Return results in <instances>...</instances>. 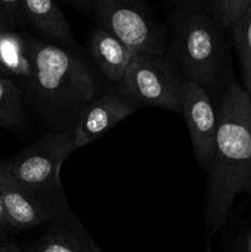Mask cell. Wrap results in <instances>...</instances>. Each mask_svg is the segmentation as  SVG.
Here are the masks:
<instances>
[{"label":"cell","mask_w":251,"mask_h":252,"mask_svg":"<svg viewBox=\"0 0 251 252\" xmlns=\"http://www.w3.org/2000/svg\"><path fill=\"white\" fill-rule=\"evenodd\" d=\"M204 221L212 236L224 225L241 193L251 194V95L231 74L218 108L208 167Z\"/></svg>","instance_id":"6da1fadb"},{"label":"cell","mask_w":251,"mask_h":252,"mask_svg":"<svg viewBox=\"0 0 251 252\" xmlns=\"http://www.w3.org/2000/svg\"><path fill=\"white\" fill-rule=\"evenodd\" d=\"M31 78L24 98L48 122L71 128L83 111L100 96L96 69L74 49L27 36Z\"/></svg>","instance_id":"7a4b0ae2"},{"label":"cell","mask_w":251,"mask_h":252,"mask_svg":"<svg viewBox=\"0 0 251 252\" xmlns=\"http://www.w3.org/2000/svg\"><path fill=\"white\" fill-rule=\"evenodd\" d=\"M172 53L184 74L191 81L211 93L219 86L224 65L221 29L211 15L204 12L172 11Z\"/></svg>","instance_id":"3957f363"},{"label":"cell","mask_w":251,"mask_h":252,"mask_svg":"<svg viewBox=\"0 0 251 252\" xmlns=\"http://www.w3.org/2000/svg\"><path fill=\"white\" fill-rule=\"evenodd\" d=\"M74 127L48 133L0 162V182L31 189H62L61 167L74 152Z\"/></svg>","instance_id":"277c9868"},{"label":"cell","mask_w":251,"mask_h":252,"mask_svg":"<svg viewBox=\"0 0 251 252\" xmlns=\"http://www.w3.org/2000/svg\"><path fill=\"white\" fill-rule=\"evenodd\" d=\"M93 10L98 26L122 42L134 59L164 56L161 34L143 0H102Z\"/></svg>","instance_id":"5b68a950"},{"label":"cell","mask_w":251,"mask_h":252,"mask_svg":"<svg viewBox=\"0 0 251 252\" xmlns=\"http://www.w3.org/2000/svg\"><path fill=\"white\" fill-rule=\"evenodd\" d=\"M182 83L179 70L169 59L160 56L133 59L118 86L123 95L140 107L153 106L180 112Z\"/></svg>","instance_id":"8992f818"},{"label":"cell","mask_w":251,"mask_h":252,"mask_svg":"<svg viewBox=\"0 0 251 252\" xmlns=\"http://www.w3.org/2000/svg\"><path fill=\"white\" fill-rule=\"evenodd\" d=\"M2 207L10 231L47 225L70 209L64 189H31L0 182Z\"/></svg>","instance_id":"52a82bcc"},{"label":"cell","mask_w":251,"mask_h":252,"mask_svg":"<svg viewBox=\"0 0 251 252\" xmlns=\"http://www.w3.org/2000/svg\"><path fill=\"white\" fill-rule=\"evenodd\" d=\"M180 113L188 128L194 157L207 169L213 154L218 111L213 107L209 94L204 89L191 81H184Z\"/></svg>","instance_id":"ba28073f"},{"label":"cell","mask_w":251,"mask_h":252,"mask_svg":"<svg viewBox=\"0 0 251 252\" xmlns=\"http://www.w3.org/2000/svg\"><path fill=\"white\" fill-rule=\"evenodd\" d=\"M140 106L122 93H106L91 102L74 125V150L85 147L93 140L138 111Z\"/></svg>","instance_id":"9c48e42d"},{"label":"cell","mask_w":251,"mask_h":252,"mask_svg":"<svg viewBox=\"0 0 251 252\" xmlns=\"http://www.w3.org/2000/svg\"><path fill=\"white\" fill-rule=\"evenodd\" d=\"M47 225L46 231L27 252H105L71 209Z\"/></svg>","instance_id":"30bf717a"},{"label":"cell","mask_w":251,"mask_h":252,"mask_svg":"<svg viewBox=\"0 0 251 252\" xmlns=\"http://www.w3.org/2000/svg\"><path fill=\"white\" fill-rule=\"evenodd\" d=\"M24 21L52 43L75 46L73 31L56 0H20Z\"/></svg>","instance_id":"8fae6325"},{"label":"cell","mask_w":251,"mask_h":252,"mask_svg":"<svg viewBox=\"0 0 251 252\" xmlns=\"http://www.w3.org/2000/svg\"><path fill=\"white\" fill-rule=\"evenodd\" d=\"M89 49L98 70L107 80L116 84L122 80L134 59L122 42L101 26L91 31Z\"/></svg>","instance_id":"7c38bea8"},{"label":"cell","mask_w":251,"mask_h":252,"mask_svg":"<svg viewBox=\"0 0 251 252\" xmlns=\"http://www.w3.org/2000/svg\"><path fill=\"white\" fill-rule=\"evenodd\" d=\"M24 93L11 79L0 76V126L21 132L27 126Z\"/></svg>","instance_id":"4fadbf2b"},{"label":"cell","mask_w":251,"mask_h":252,"mask_svg":"<svg viewBox=\"0 0 251 252\" xmlns=\"http://www.w3.org/2000/svg\"><path fill=\"white\" fill-rule=\"evenodd\" d=\"M231 30L240 61L244 90L251 95V6Z\"/></svg>","instance_id":"5bb4252c"},{"label":"cell","mask_w":251,"mask_h":252,"mask_svg":"<svg viewBox=\"0 0 251 252\" xmlns=\"http://www.w3.org/2000/svg\"><path fill=\"white\" fill-rule=\"evenodd\" d=\"M207 2L208 15L221 30L233 29L251 6V0H207Z\"/></svg>","instance_id":"9a60e30c"},{"label":"cell","mask_w":251,"mask_h":252,"mask_svg":"<svg viewBox=\"0 0 251 252\" xmlns=\"http://www.w3.org/2000/svg\"><path fill=\"white\" fill-rule=\"evenodd\" d=\"M0 15L6 20L12 29H16L24 21L20 0H0Z\"/></svg>","instance_id":"2e32d148"},{"label":"cell","mask_w":251,"mask_h":252,"mask_svg":"<svg viewBox=\"0 0 251 252\" xmlns=\"http://www.w3.org/2000/svg\"><path fill=\"white\" fill-rule=\"evenodd\" d=\"M174 7L172 11L204 12L208 14V2L207 0H167Z\"/></svg>","instance_id":"e0dca14e"},{"label":"cell","mask_w":251,"mask_h":252,"mask_svg":"<svg viewBox=\"0 0 251 252\" xmlns=\"http://www.w3.org/2000/svg\"><path fill=\"white\" fill-rule=\"evenodd\" d=\"M9 231L10 229H9V225H7L6 218H5L4 207H2V199H1V192H0V239L5 238Z\"/></svg>","instance_id":"ac0fdd59"},{"label":"cell","mask_w":251,"mask_h":252,"mask_svg":"<svg viewBox=\"0 0 251 252\" xmlns=\"http://www.w3.org/2000/svg\"><path fill=\"white\" fill-rule=\"evenodd\" d=\"M12 27L10 26L9 24L6 22V20L4 19V17L0 15V43L2 42V39H4V37L6 36L7 33H9L10 31H12Z\"/></svg>","instance_id":"d6986e66"},{"label":"cell","mask_w":251,"mask_h":252,"mask_svg":"<svg viewBox=\"0 0 251 252\" xmlns=\"http://www.w3.org/2000/svg\"><path fill=\"white\" fill-rule=\"evenodd\" d=\"M0 252H25L12 243H0Z\"/></svg>","instance_id":"ffe728a7"},{"label":"cell","mask_w":251,"mask_h":252,"mask_svg":"<svg viewBox=\"0 0 251 252\" xmlns=\"http://www.w3.org/2000/svg\"><path fill=\"white\" fill-rule=\"evenodd\" d=\"M68 1L73 2V4L78 5V6L90 7V9H91V5H93V0H68Z\"/></svg>","instance_id":"44dd1931"},{"label":"cell","mask_w":251,"mask_h":252,"mask_svg":"<svg viewBox=\"0 0 251 252\" xmlns=\"http://www.w3.org/2000/svg\"><path fill=\"white\" fill-rule=\"evenodd\" d=\"M245 252H251V231L245 240Z\"/></svg>","instance_id":"7402d4cb"},{"label":"cell","mask_w":251,"mask_h":252,"mask_svg":"<svg viewBox=\"0 0 251 252\" xmlns=\"http://www.w3.org/2000/svg\"><path fill=\"white\" fill-rule=\"evenodd\" d=\"M204 252H213L212 251V245H211V243H207V245H206V250H204Z\"/></svg>","instance_id":"603a6c76"},{"label":"cell","mask_w":251,"mask_h":252,"mask_svg":"<svg viewBox=\"0 0 251 252\" xmlns=\"http://www.w3.org/2000/svg\"><path fill=\"white\" fill-rule=\"evenodd\" d=\"M97 1H102V0H93V5ZM93 5H91V9H93Z\"/></svg>","instance_id":"cb8c5ba5"}]
</instances>
